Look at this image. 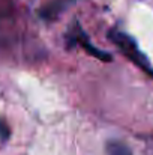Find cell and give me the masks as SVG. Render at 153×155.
Returning <instances> with one entry per match:
<instances>
[{
  "instance_id": "1",
  "label": "cell",
  "mask_w": 153,
  "mask_h": 155,
  "mask_svg": "<svg viewBox=\"0 0 153 155\" xmlns=\"http://www.w3.org/2000/svg\"><path fill=\"white\" fill-rule=\"evenodd\" d=\"M110 39L122 50V53H123L129 60H132V62H134L137 66H140L144 72L150 74L153 77V71H152V66H150L149 60L146 59V56H144L143 53L138 50V47H137V44L134 42L132 38H129V36H128L126 33H123V32L111 30V32H110Z\"/></svg>"
},
{
  "instance_id": "2",
  "label": "cell",
  "mask_w": 153,
  "mask_h": 155,
  "mask_svg": "<svg viewBox=\"0 0 153 155\" xmlns=\"http://www.w3.org/2000/svg\"><path fill=\"white\" fill-rule=\"evenodd\" d=\"M78 39H80L81 45L84 47V50L89 53L90 56H93V57H96V59H101V60H105V62H110V60H111V54H108V53L102 51V50H98L96 47H93L92 42L89 41V38L86 36V33H84L83 30L78 32Z\"/></svg>"
},
{
  "instance_id": "3",
  "label": "cell",
  "mask_w": 153,
  "mask_h": 155,
  "mask_svg": "<svg viewBox=\"0 0 153 155\" xmlns=\"http://www.w3.org/2000/svg\"><path fill=\"white\" fill-rule=\"evenodd\" d=\"M75 0H53L50 5L42 11V14H44V17H47V18H54V17H57L59 14H62L63 11H66V8L69 6V5H72Z\"/></svg>"
},
{
  "instance_id": "4",
  "label": "cell",
  "mask_w": 153,
  "mask_h": 155,
  "mask_svg": "<svg viewBox=\"0 0 153 155\" xmlns=\"http://www.w3.org/2000/svg\"><path fill=\"white\" fill-rule=\"evenodd\" d=\"M105 151L107 155H131V151L126 145H123L122 142H117V140H111L107 143L105 146Z\"/></svg>"
}]
</instances>
